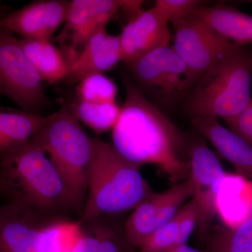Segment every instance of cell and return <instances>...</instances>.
Here are the masks:
<instances>
[{"label": "cell", "mask_w": 252, "mask_h": 252, "mask_svg": "<svg viewBox=\"0 0 252 252\" xmlns=\"http://www.w3.org/2000/svg\"><path fill=\"white\" fill-rule=\"evenodd\" d=\"M119 88L104 74H94L79 81L77 98L90 102H116Z\"/></svg>", "instance_id": "cell-24"}, {"label": "cell", "mask_w": 252, "mask_h": 252, "mask_svg": "<svg viewBox=\"0 0 252 252\" xmlns=\"http://www.w3.org/2000/svg\"><path fill=\"white\" fill-rule=\"evenodd\" d=\"M128 68L141 92L164 112L185 100L195 84L188 66L170 45L149 53Z\"/></svg>", "instance_id": "cell-6"}, {"label": "cell", "mask_w": 252, "mask_h": 252, "mask_svg": "<svg viewBox=\"0 0 252 252\" xmlns=\"http://www.w3.org/2000/svg\"><path fill=\"white\" fill-rule=\"evenodd\" d=\"M92 148L87 198L77 222L125 215L155 193L141 167L121 155L112 144L92 137Z\"/></svg>", "instance_id": "cell-3"}, {"label": "cell", "mask_w": 252, "mask_h": 252, "mask_svg": "<svg viewBox=\"0 0 252 252\" xmlns=\"http://www.w3.org/2000/svg\"><path fill=\"white\" fill-rule=\"evenodd\" d=\"M205 242L210 252H252V218L236 228H212Z\"/></svg>", "instance_id": "cell-23"}, {"label": "cell", "mask_w": 252, "mask_h": 252, "mask_svg": "<svg viewBox=\"0 0 252 252\" xmlns=\"http://www.w3.org/2000/svg\"><path fill=\"white\" fill-rule=\"evenodd\" d=\"M178 247L187 245V242L196 230L198 225V209L195 202L190 199L180 209L178 214Z\"/></svg>", "instance_id": "cell-27"}, {"label": "cell", "mask_w": 252, "mask_h": 252, "mask_svg": "<svg viewBox=\"0 0 252 252\" xmlns=\"http://www.w3.org/2000/svg\"><path fill=\"white\" fill-rule=\"evenodd\" d=\"M47 117L0 106V156L28 143Z\"/></svg>", "instance_id": "cell-20"}, {"label": "cell", "mask_w": 252, "mask_h": 252, "mask_svg": "<svg viewBox=\"0 0 252 252\" xmlns=\"http://www.w3.org/2000/svg\"><path fill=\"white\" fill-rule=\"evenodd\" d=\"M169 252H210L208 250H198V249H195L193 248H191V247L189 246L188 244L187 245H182V246L177 247L173 250H171V251Z\"/></svg>", "instance_id": "cell-29"}, {"label": "cell", "mask_w": 252, "mask_h": 252, "mask_svg": "<svg viewBox=\"0 0 252 252\" xmlns=\"http://www.w3.org/2000/svg\"><path fill=\"white\" fill-rule=\"evenodd\" d=\"M178 214V213H177ZM179 218L176 215L152 233L137 252H169L178 247Z\"/></svg>", "instance_id": "cell-25"}, {"label": "cell", "mask_w": 252, "mask_h": 252, "mask_svg": "<svg viewBox=\"0 0 252 252\" xmlns=\"http://www.w3.org/2000/svg\"><path fill=\"white\" fill-rule=\"evenodd\" d=\"M252 56L235 44L195 83L185 99V112L190 119L235 117L252 99Z\"/></svg>", "instance_id": "cell-4"}, {"label": "cell", "mask_w": 252, "mask_h": 252, "mask_svg": "<svg viewBox=\"0 0 252 252\" xmlns=\"http://www.w3.org/2000/svg\"><path fill=\"white\" fill-rule=\"evenodd\" d=\"M124 215L77 222L78 238L69 252H137L126 239Z\"/></svg>", "instance_id": "cell-16"}, {"label": "cell", "mask_w": 252, "mask_h": 252, "mask_svg": "<svg viewBox=\"0 0 252 252\" xmlns=\"http://www.w3.org/2000/svg\"><path fill=\"white\" fill-rule=\"evenodd\" d=\"M19 43L43 81L53 84L65 79L69 64L62 51L51 40L19 38Z\"/></svg>", "instance_id": "cell-21"}, {"label": "cell", "mask_w": 252, "mask_h": 252, "mask_svg": "<svg viewBox=\"0 0 252 252\" xmlns=\"http://www.w3.org/2000/svg\"><path fill=\"white\" fill-rule=\"evenodd\" d=\"M120 62L122 53L119 35H112L106 28H102L89 38L69 65L65 79L75 84L91 74H104Z\"/></svg>", "instance_id": "cell-15"}, {"label": "cell", "mask_w": 252, "mask_h": 252, "mask_svg": "<svg viewBox=\"0 0 252 252\" xmlns=\"http://www.w3.org/2000/svg\"><path fill=\"white\" fill-rule=\"evenodd\" d=\"M41 79L20 45L19 38L0 26V95L21 110L42 115L51 104Z\"/></svg>", "instance_id": "cell-7"}, {"label": "cell", "mask_w": 252, "mask_h": 252, "mask_svg": "<svg viewBox=\"0 0 252 252\" xmlns=\"http://www.w3.org/2000/svg\"><path fill=\"white\" fill-rule=\"evenodd\" d=\"M31 141L47 154L57 169L81 217L89 189L92 137L87 135L73 114L69 102L48 116L45 124Z\"/></svg>", "instance_id": "cell-5"}, {"label": "cell", "mask_w": 252, "mask_h": 252, "mask_svg": "<svg viewBox=\"0 0 252 252\" xmlns=\"http://www.w3.org/2000/svg\"><path fill=\"white\" fill-rule=\"evenodd\" d=\"M174 45L196 83L234 46L202 20L190 15L175 25Z\"/></svg>", "instance_id": "cell-10"}, {"label": "cell", "mask_w": 252, "mask_h": 252, "mask_svg": "<svg viewBox=\"0 0 252 252\" xmlns=\"http://www.w3.org/2000/svg\"><path fill=\"white\" fill-rule=\"evenodd\" d=\"M121 9L119 0H72L58 36L61 51L70 65L93 34L107 24Z\"/></svg>", "instance_id": "cell-11"}, {"label": "cell", "mask_w": 252, "mask_h": 252, "mask_svg": "<svg viewBox=\"0 0 252 252\" xmlns=\"http://www.w3.org/2000/svg\"></svg>", "instance_id": "cell-30"}, {"label": "cell", "mask_w": 252, "mask_h": 252, "mask_svg": "<svg viewBox=\"0 0 252 252\" xmlns=\"http://www.w3.org/2000/svg\"><path fill=\"white\" fill-rule=\"evenodd\" d=\"M192 16L202 20L217 33L239 46L252 44V16L223 4L201 6Z\"/></svg>", "instance_id": "cell-19"}, {"label": "cell", "mask_w": 252, "mask_h": 252, "mask_svg": "<svg viewBox=\"0 0 252 252\" xmlns=\"http://www.w3.org/2000/svg\"><path fill=\"white\" fill-rule=\"evenodd\" d=\"M189 185L190 199L198 209L196 230L198 236L206 241L212 230L216 216L217 193L225 172L215 154L203 140L192 139L189 152Z\"/></svg>", "instance_id": "cell-9"}, {"label": "cell", "mask_w": 252, "mask_h": 252, "mask_svg": "<svg viewBox=\"0 0 252 252\" xmlns=\"http://www.w3.org/2000/svg\"><path fill=\"white\" fill-rule=\"evenodd\" d=\"M0 198L58 224H73L74 216L80 218L57 169L31 140L0 156Z\"/></svg>", "instance_id": "cell-2"}, {"label": "cell", "mask_w": 252, "mask_h": 252, "mask_svg": "<svg viewBox=\"0 0 252 252\" xmlns=\"http://www.w3.org/2000/svg\"><path fill=\"white\" fill-rule=\"evenodd\" d=\"M204 2L198 0H157L154 6L160 10L174 26L190 16Z\"/></svg>", "instance_id": "cell-26"}, {"label": "cell", "mask_w": 252, "mask_h": 252, "mask_svg": "<svg viewBox=\"0 0 252 252\" xmlns=\"http://www.w3.org/2000/svg\"><path fill=\"white\" fill-rule=\"evenodd\" d=\"M216 215L224 227L234 228L252 218V182L225 172L216 200Z\"/></svg>", "instance_id": "cell-18"}, {"label": "cell", "mask_w": 252, "mask_h": 252, "mask_svg": "<svg viewBox=\"0 0 252 252\" xmlns=\"http://www.w3.org/2000/svg\"><path fill=\"white\" fill-rule=\"evenodd\" d=\"M126 99L112 129V145L129 161L157 165L174 185L189 178L192 138L141 92L130 76H122Z\"/></svg>", "instance_id": "cell-1"}, {"label": "cell", "mask_w": 252, "mask_h": 252, "mask_svg": "<svg viewBox=\"0 0 252 252\" xmlns=\"http://www.w3.org/2000/svg\"><path fill=\"white\" fill-rule=\"evenodd\" d=\"M69 1L41 0L0 16V26L23 39L52 40L64 24Z\"/></svg>", "instance_id": "cell-13"}, {"label": "cell", "mask_w": 252, "mask_h": 252, "mask_svg": "<svg viewBox=\"0 0 252 252\" xmlns=\"http://www.w3.org/2000/svg\"><path fill=\"white\" fill-rule=\"evenodd\" d=\"M69 105L79 122L97 135L112 130L122 113L116 102H90L76 98L69 102Z\"/></svg>", "instance_id": "cell-22"}, {"label": "cell", "mask_w": 252, "mask_h": 252, "mask_svg": "<svg viewBox=\"0 0 252 252\" xmlns=\"http://www.w3.org/2000/svg\"><path fill=\"white\" fill-rule=\"evenodd\" d=\"M169 21L160 10L142 9L124 26L119 34L122 62L127 66L154 50L169 45Z\"/></svg>", "instance_id": "cell-14"}, {"label": "cell", "mask_w": 252, "mask_h": 252, "mask_svg": "<svg viewBox=\"0 0 252 252\" xmlns=\"http://www.w3.org/2000/svg\"><path fill=\"white\" fill-rule=\"evenodd\" d=\"M192 126L235 167L239 175L252 182V147L233 131L225 127L218 119L194 118Z\"/></svg>", "instance_id": "cell-17"}, {"label": "cell", "mask_w": 252, "mask_h": 252, "mask_svg": "<svg viewBox=\"0 0 252 252\" xmlns=\"http://www.w3.org/2000/svg\"><path fill=\"white\" fill-rule=\"evenodd\" d=\"M191 197L187 180L160 193H154L134 209L124 223L126 239L139 249L159 227L172 220Z\"/></svg>", "instance_id": "cell-12"}, {"label": "cell", "mask_w": 252, "mask_h": 252, "mask_svg": "<svg viewBox=\"0 0 252 252\" xmlns=\"http://www.w3.org/2000/svg\"><path fill=\"white\" fill-rule=\"evenodd\" d=\"M230 130L240 136L252 147V99L240 114L225 120Z\"/></svg>", "instance_id": "cell-28"}, {"label": "cell", "mask_w": 252, "mask_h": 252, "mask_svg": "<svg viewBox=\"0 0 252 252\" xmlns=\"http://www.w3.org/2000/svg\"><path fill=\"white\" fill-rule=\"evenodd\" d=\"M64 225L15 204H0V252H51Z\"/></svg>", "instance_id": "cell-8"}]
</instances>
